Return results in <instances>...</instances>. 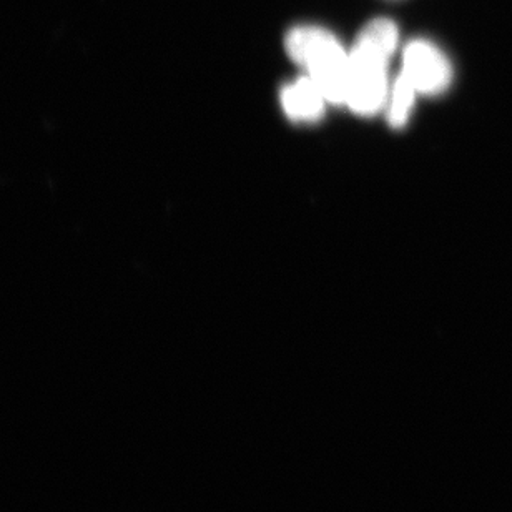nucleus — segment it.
<instances>
[{
	"label": "nucleus",
	"instance_id": "nucleus-1",
	"mask_svg": "<svg viewBox=\"0 0 512 512\" xmlns=\"http://www.w3.org/2000/svg\"><path fill=\"white\" fill-rule=\"evenodd\" d=\"M398 27L388 19L371 20L350 50L345 105L355 114L371 117L386 107L388 64L398 45Z\"/></svg>",
	"mask_w": 512,
	"mask_h": 512
},
{
	"label": "nucleus",
	"instance_id": "nucleus-3",
	"mask_svg": "<svg viewBox=\"0 0 512 512\" xmlns=\"http://www.w3.org/2000/svg\"><path fill=\"white\" fill-rule=\"evenodd\" d=\"M401 74L418 94L438 95L453 82V65L436 45L426 40H413L404 49Z\"/></svg>",
	"mask_w": 512,
	"mask_h": 512
},
{
	"label": "nucleus",
	"instance_id": "nucleus-5",
	"mask_svg": "<svg viewBox=\"0 0 512 512\" xmlns=\"http://www.w3.org/2000/svg\"><path fill=\"white\" fill-rule=\"evenodd\" d=\"M416 89L403 74H399L389 90L388 102H386V115L391 127L401 128L408 124L409 115L416 100Z\"/></svg>",
	"mask_w": 512,
	"mask_h": 512
},
{
	"label": "nucleus",
	"instance_id": "nucleus-2",
	"mask_svg": "<svg viewBox=\"0 0 512 512\" xmlns=\"http://www.w3.org/2000/svg\"><path fill=\"white\" fill-rule=\"evenodd\" d=\"M286 50L308 72L328 104H345L350 52L321 27L301 25L286 35Z\"/></svg>",
	"mask_w": 512,
	"mask_h": 512
},
{
	"label": "nucleus",
	"instance_id": "nucleus-4",
	"mask_svg": "<svg viewBox=\"0 0 512 512\" xmlns=\"http://www.w3.org/2000/svg\"><path fill=\"white\" fill-rule=\"evenodd\" d=\"M281 107L295 122H316L325 114V97L315 82L306 75L281 90Z\"/></svg>",
	"mask_w": 512,
	"mask_h": 512
}]
</instances>
